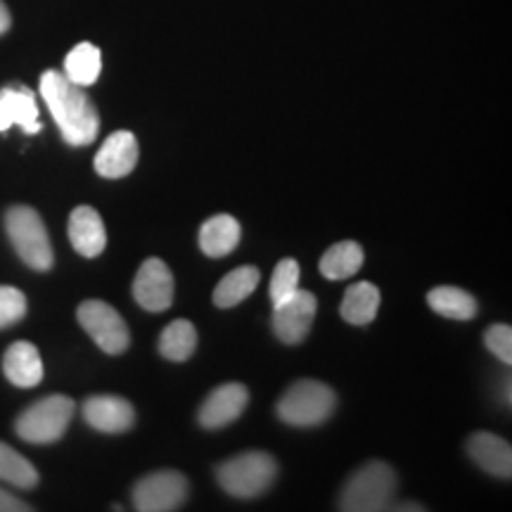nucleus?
I'll return each mask as SVG.
<instances>
[{
    "label": "nucleus",
    "instance_id": "f257e3e1",
    "mask_svg": "<svg viewBox=\"0 0 512 512\" xmlns=\"http://www.w3.org/2000/svg\"><path fill=\"white\" fill-rule=\"evenodd\" d=\"M41 95L53 114L62 138L69 145H91L100 133V114L93 100L81 86H76L62 72L48 69L41 76Z\"/></svg>",
    "mask_w": 512,
    "mask_h": 512
},
{
    "label": "nucleus",
    "instance_id": "f03ea898",
    "mask_svg": "<svg viewBox=\"0 0 512 512\" xmlns=\"http://www.w3.org/2000/svg\"><path fill=\"white\" fill-rule=\"evenodd\" d=\"M396 472L387 463L363 465L354 472L339 496V510L344 512H382L394 508Z\"/></svg>",
    "mask_w": 512,
    "mask_h": 512
},
{
    "label": "nucleus",
    "instance_id": "7ed1b4c3",
    "mask_svg": "<svg viewBox=\"0 0 512 512\" xmlns=\"http://www.w3.org/2000/svg\"><path fill=\"white\" fill-rule=\"evenodd\" d=\"M5 230H8V238L19 259L29 268L38 273H46L53 268V245H50L46 223L36 209L24 207V204L12 207L5 216Z\"/></svg>",
    "mask_w": 512,
    "mask_h": 512
},
{
    "label": "nucleus",
    "instance_id": "20e7f679",
    "mask_svg": "<svg viewBox=\"0 0 512 512\" xmlns=\"http://www.w3.org/2000/svg\"><path fill=\"white\" fill-rule=\"evenodd\" d=\"M278 477V463L264 451H247L216 467L221 489L235 498H256L271 489Z\"/></svg>",
    "mask_w": 512,
    "mask_h": 512
},
{
    "label": "nucleus",
    "instance_id": "39448f33",
    "mask_svg": "<svg viewBox=\"0 0 512 512\" xmlns=\"http://www.w3.org/2000/svg\"><path fill=\"white\" fill-rule=\"evenodd\" d=\"M76 403L69 396L53 394L46 399L31 403L15 422L17 437L27 444L46 446L64 437L69 422L74 418Z\"/></svg>",
    "mask_w": 512,
    "mask_h": 512
},
{
    "label": "nucleus",
    "instance_id": "423d86ee",
    "mask_svg": "<svg viewBox=\"0 0 512 512\" xmlns=\"http://www.w3.org/2000/svg\"><path fill=\"white\" fill-rule=\"evenodd\" d=\"M337 396L328 384L299 380L278 401V418L292 427H316L335 413Z\"/></svg>",
    "mask_w": 512,
    "mask_h": 512
},
{
    "label": "nucleus",
    "instance_id": "0eeeda50",
    "mask_svg": "<svg viewBox=\"0 0 512 512\" xmlns=\"http://www.w3.org/2000/svg\"><path fill=\"white\" fill-rule=\"evenodd\" d=\"M76 318H79L81 328L91 335V339L98 347L110 356L124 354L131 344V335H128V328L124 318L119 316L117 309L110 304L100 302V299H88L79 306L76 311Z\"/></svg>",
    "mask_w": 512,
    "mask_h": 512
},
{
    "label": "nucleus",
    "instance_id": "6e6552de",
    "mask_svg": "<svg viewBox=\"0 0 512 512\" xmlns=\"http://www.w3.org/2000/svg\"><path fill=\"white\" fill-rule=\"evenodd\" d=\"M188 479L176 470H159L140 479L133 489V505L140 512H171L183 508Z\"/></svg>",
    "mask_w": 512,
    "mask_h": 512
},
{
    "label": "nucleus",
    "instance_id": "1a4fd4ad",
    "mask_svg": "<svg viewBox=\"0 0 512 512\" xmlns=\"http://www.w3.org/2000/svg\"><path fill=\"white\" fill-rule=\"evenodd\" d=\"M318 302L311 292L297 290L283 304L273 306V330L280 342L299 344L309 335L313 320H316Z\"/></svg>",
    "mask_w": 512,
    "mask_h": 512
},
{
    "label": "nucleus",
    "instance_id": "9d476101",
    "mask_svg": "<svg viewBox=\"0 0 512 512\" xmlns=\"http://www.w3.org/2000/svg\"><path fill=\"white\" fill-rule=\"evenodd\" d=\"M133 297L150 313H162L174 304V275L162 259H147L133 280Z\"/></svg>",
    "mask_w": 512,
    "mask_h": 512
},
{
    "label": "nucleus",
    "instance_id": "9b49d317",
    "mask_svg": "<svg viewBox=\"0 0 512 512\" xmlns=\"http://www.w3.org/2000/svg\"><path fill=\"white\" fill-rule=\"evenodd\" d=\"M247 403L249 392L245 384H221L204 399L197 418H200V425L207 427V430H219V427H226L230 422L238 420L245 413Z\"/></svg>",
    "mask_w": 512,
    "mask_h": 512
},
{
    "label": "nucleus",
    "instance_id": "f8f14e48",
    "mask_svg": "<svg viewBox=\"0 0 512 512\" xmlns=\"http://www.w3.org/2000/svg\"><path fill=\"white\" fill-rule=\"evenodd\" d=\"M83 420L98 432L121 434L136 425V411L121 396L100 394L91 396V399L83 403Z\"/></svg>",
    "mask_w": 512,
    "mask_h": 512
},
{
    "label": "nucleus",
    "instance_id": "ddd939ff",
    "mask_svg": "<svg viewBox=\"0 0 512 512\" xmlns=\"http://www.w3.org/2000/svg\"><path fill=\"white\" fill-rule=\"evenodd\" d=\"M140 157L138 140L131 131H117L102 143L95 155V171L102 178H124L136 169Z\"/></svg>",
    "mask_w": 512,
    "mask_h": 512
},
{
    "label": "nucleus",
    "instance_id": "4468645a",
    "mask_svg": "<svg viewBox=\"0 0 512 512\" xmlns=\"http://www.w3.org/2000/svg\"><path fill=\"white\" fill-rule=\"evenodd\" d=\"M10 126H19L29 136L41 131L38 105L29 88L8 86L0 91V133L8 131Z\"/></svg>",
    "mask_w": 512,
    "mask_h": 512
},
{
    "label": "nucleus",
    "instance_id": "2eb2a0df",
    "mask_svg": "<svg viewBox=\"0 0 512 512\" xmlns=\"http://www.w3.org/2000/svg\"><path fill=\"white\" fill-rule=\"evenodd\" d=\"M69 242L86 259H95L105 252L107 230L100 214L93 207H76L69 216Z\"/></svg>",
    "mask_w": 512,
    "mask_h": 512
},
{
    "label": "nucleus",
    "instance_id": "dca6fc26",
    "mask_svg": "<svg viewBox=\"0 0 512 512\" xmlns=\"http://www.w3.org/2000/svg\"><path fill=\"white\" fill-rule=\"evenodd\" d=\"M3 373L19 389H31L43 382V361L31 342H15L3 356Z\"/></svg>",
    "mask_w": 512,
    "mask_h": 512
},
{
    "label": "nucleus",
    "instance_id": "f3484780",
    "mask_svg": "<svg viewBox=\"0 0 512 512\" xmlns=\"http://www.w3.org/2000/svg\"><path fill=\"white\" fill-rule=\"evenodd\" d=\"M467 451L482 470L494 477L508 479L512 475V448L505 439L491 432H477L467 441Z\"/></svg>",
    "mask_w": 512,
    "mask_h": 512
},
{
    "label": "nucleus",
    "instance_id": "a211bd4d",
    "mask_svg": "<svg viewBox=\"0 0 512 512\" xmlns=\"http://www.w3.org/2000/svg\"><path fill=\"white\" fill-rule=\"evenodd\" d=\"M240 235L242 228L238 219H233L230 214H216L204 221L200 230V247L211 259H219V256H228L240 245Z\"/></svg>",
    "mask_w": 512,
    "mask_h": 512
},
{
    "label": "nucleus",
    "instance_id": "6ab92c4d",
    "mask_svg": "<svg viewBox=\"0 0 512 512\" xmlns=\"http://www.w3.org/2000/svg\"><path fill=\"white\" fill-rule=\"evenodd\" d=\"M380 290L373 283H354L342 299V318L351 325H368L373 323L380 309Z\"/></svg>",
    "mask_w": 512,
    "mask_h": 512
},
{
    "label": "nucleus",
    "instance_id": "aec40b11",
    "mask_svg": "<svg viewBox=\"0 0 512 512\" xmlns=\"http://www.w3.org/2000/svg\"><path fill=\"white\" fill-rule=\"evenodd\" d=\"M363 259H366V254H363V247L358 242H337L320 259V273L328 280H347L361 271Z\"/></svg>",
    "mask_w": 512,
    "mask_h": 512
},
{
    "label": "nucleus",
    "instance_id": "412c9836",
    "mask_svg": "<svg viewBox=\"0 0 512 512\" xmlns=\"http://www.w3.org/2000/svg\"><path fill=\"white\" fill-rule=\"evenodd\" d=\"M259 278H261L259 268L254 266L235 268V271H230L226 278L216 285L214 304L219 306V309H233V306L242 304L249 294L256 290Z\"/></svg>",
    "mask_w": 512,
    "mask_h": 512
},
{
    "label": "nucleus",
    "instance_id": "4be33fe9",
    "mask_svg": "<svg viewBox=\"0 0 512 512\" xmlns=\"http://www.w3.org/2000/svg\"><path fill=\"white\" fill-rule=\"evenodd\" d=\"M102 72V55L100 48H95L93 43H79L72 48V53L64 57V76L76 86L86 88L93 86L100 79Z\"/></svg>",
    "mask_w": 512,
    "mask_h": 512
},
{
    "label": "nucleus",
    "instance_id": "5701e85b",
    "mask_svg": "<svg viewBox=\"0 0 512 512\" xmlns=\"http://www.w3.org/2000/svg\"><path fill=\"white\" fill-rule=\"evenodd\" d=\"M427 304L432 306L439 316L453 320H472L477 316V299L470 292L460 290V287H434L427 294Z\"/></svg>",
    "mask_w": 512,
    "mask_h": 512
},
{
    "label": "nucleus",
    "instance_id": "b1692460",
    "mask_svg": "<svg viewBox=\"0 0 512 512\" xmlns=\"http://www.w3.org/2000/svg\"><path fill=\"white\" fill-rule=\"evenodd\" d=\"M197 349V330L190 320L178 318L166 325V330L159 337V354L174 363H183L195 354Z\"/></svg>",
    "mask_w": 512,
    "mask_h": 512
},
{
    "label": "nucleus",
    "instance_id": "393cba45",
    "mask_svg": "<svg viewBox=\"0 0 512 512\" xmlns=\"http://www.w3.org/2000/svg\"><path fill=\"white\" fill-rule=\"evenodd\" d=\"M0 482H8L17 489H34L38 484L36 467L3 441H0Z\"/></svg>",
    "mask_w": 512,
    "mask_h": 512
},
{
    "label": "nucleus",
    "instance_id": "a878e982",
    "mask_svg": "<svg viewBox=\"0 0 512 512\" xmlns=\"http://www.w3.org/2000/svg\"><path fill=\"white\" fill-rule=\"evenodd\" d=\"M299 273H302V268H299V264L294 259H283L273 268L271 290H268L273 306L283 304L285 299H290L292 294L299 290Z\"/></svg>",
    "mask_w": 512,
    "mask_h": 512
},
{
    "label": "nucleus",
    "instance_id": "bb28decb",
    "mask_svg": "<svg viewBox=\"0 0 512 512\" xmlns=\"http://www.w3.org/2000/svg\"><path fill=\"white\" fill-rule=\"evenodd\" d=\"M27 316V297L17 287L0 285V330L10 328Z\"/></svg>",
    "mask_w": 512,
    "mask_h": 512
},
{
    "label": "nucleus",
    "instance_id": "cd10ccee",
    "mask_svg": "<svg viewBox=\"0 0 512 512\" xmlns=\"http://www.w3.org/2000/svg\"><path fill=\"white\" fill-rule=\"evenodd\" d=\"M486 347L494 354L498 361H503L505 366L512 363V330L510 325H491L484 335Z\"/></svg>",
    "mask_w": 512,
    "mask_h": 512
},
{
    "label": "nucleus",
    "instance_id": "c85d7f7f",
    "mask_svg": "<svg viewBox=\"0 0 512 512\" xmlns=\"http://www.w3.org/2000/svg\"><path fill=\"white\" fill-rule=\"evenodd\" d=\"M31 505L19 501L17 496H12L10 491L0 489V512H29Z\"/></svg>",
    "mask_w": 512,
    "mask_h": 512
},
{
    "label": "nucleus",
    "instance_id": "c756f323",
    "mask_svg": "<svg viewBox=\"0 0 512 512\" xmlns=\"http://www.w3.org/2000/svg\"><path fill=\"white\" fill-rule=\"evenodd\" d=\"M10 27H12L10 10H8V5H5L3 0H0V34H5V31H10Z\"/></svg>",
    "mask_w": 512,
    "mask_h": 512
}]
</instances>
